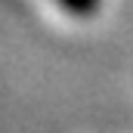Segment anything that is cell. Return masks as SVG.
Returning <instances> with one entry per match:
<instances>
[{"mask_svg": "<svg viewBox=\"0 0 133 133\" xmlns=\"http://www.w3.org/2000/svg\"><path fill=\"white\" fill-rule=\"evenodd\" d=\"M68 16H77V19H90L99 12V3L102 0H56Z\"/></svg>", "mask_w": 133, "mask_h": 133, "instance_id": "6da1fadb", "label": "cell"}]
</instances>
